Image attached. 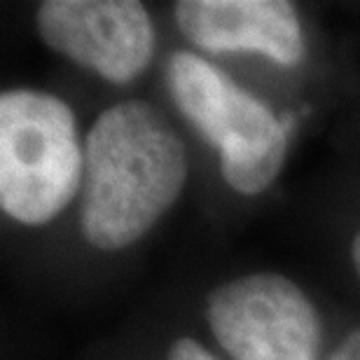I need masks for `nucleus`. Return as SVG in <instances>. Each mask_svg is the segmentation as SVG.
I'll return each instance as SVG.
<instances>
[{"instance_id": "8", "label": "nucleus", "mask_w": 360, "mask_h": 360, "mask_svg": "<svg viewBox=\"0 0 360 360\" xmlns=\"http://www.w3.org/2000/svg\"><path fill=\"white\" fill-rule=\"evenodd\" d=\"M330 360H360V330H354L347 340H344Z\"/></svg>"}, {"instance_id": "1", "label": "nucleus", "mask_w": 360, "mask_h": 360, "mask_svg": "<svg viewBox=\"0 0 360 360\" xmlns=\"http://www.w3.org/2000/svg\"><path fill=\"white\" fill-rule=\"evenodd\" d=\"M185 178V146L160 110L143 101L108 108L84 143V239L101 250L131 246L176 204Z\"/></svg>"}, {"instance_id": "7", "label": "nucleus", "mask_w": 360, "mask_h": 360, "mask_svg": "<svg viewBox=\"0 0 360 360\" xmlns=\"http://www.w3.org/2000/svg\"><path fill=\"white\" fill-rule=\"evenodd\" d=\"M169 360H215L194 340H178L169 351Z\"/></svg>"}, {"instance_id": "2", "label": "nucleus", "mask_w": 360, "mask_h": 360, "mask_svg": "<svg viewBox=\"0 0 360 360\" xmlns=\"http://www.w3.org/2000/svg\"><path fill=\"white\" fill-rule=\"evenodd\" d=\"M84 153L73 110L35 89L0 96V206L24 225H45L82 187Z\"/></svg>"}, {"instance_id": "6", "label": "nucleus", "mask_w": 360, "mask_h": 360, "mask_svg": "<svg viewBox=\"0 0 360 360\" xmlns=\"http://www.w3.org/2000/svg\"><path fill=\"white\" fill-rule=\"evenodd\" d=\"M176 24L206 52H255L281 66L304 56L300 17L285 0H183Z\"/></svg>"}, {"instance_id": "5", "label": "nucleus", "mask_w": 360, "mask_h": 360, "mask_svg": "<svg viewBox=\"0 0 360 360\" xmlns=\"http://www.w3.org/2000/svg\"><path fill=\"white\" fill-rule=\"evenodd\" d=\"M38 31L49 49L115 84L136 80L155 52V26L134 0H47Z\"/></svg>"}, {"instance_id": "4", "label": "nucleus", "mask_w": 360, "mask_h": 360, "mask_svg": "<svg viewBox=\"0 0 360 360\" xmlns=\"http://www.w3.org/2000/svg\"><path fill=\"white\" fill-rule=\"evenodd\" d=\"M206 316L232 360H319V311L281 274H248L218 285Z\"/></svg>"}, {"instance_id": "3", "label": "nucleus", "mask_w": 360, "mask_h": 360, "mask_svg": "<svg viewBox=\"0 0 360 360\" xmlns=\"http://www.w3.org/2000/svg\"><path fill=\"white\" fill-rule=\"evenodd\" d=\"M167 82L183 117L220 150V171L227 183L241 194L269 187L285 162V122L192 52L169 56Z\"/></svg>"}, {"instance_id": "9", "label": "nucleus", "mask_w": 360, "mask_h": 360, "mask_svg": "<svg viewBox=\"0 0 360 360\" xmlns=\"http://www.w3.org/2000/svg\"><path fill=\"white\" fill-rule=\"evenodd\" d=\"M351 255H354V264H356V271H358V276H360V232L354 239V246H351Z\"/></svg>"}]
</instances>
